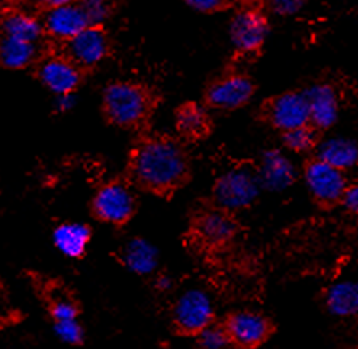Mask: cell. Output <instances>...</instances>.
<instances>
[{
    "mask_svg": "<svg viewBox=\"0 0 358 349\" xmlns=\"http://www.w3.org/2000/svg\"><path fill=\"white\" fill-rule=\"evenodd\" d=\"M262 185L251 169L236 167L222 174L214 185V201L225 211H240L256 201Z\"/></svg>",
    "mask_w": 358,
    "mask_h": 349,
    "instance_id": "obj_6",
    "label": "cell"
},
{
    "mask_svg": "<svg viewBox=\"0 0 358 349\" xmlns=\"http://www.w3.org/2000/svg\"><path fill=\"white\" fill-rule=\"evenodd\" d=\"M138 211L137 189L126 177L113 179L96 189L90 212L96 221L113 227H126Z\"/></svg>",
    "mask_w": 358,
    "mask_h": 349,
    "instance_id": "obj_3",
    "label": "cell"
},
{
    "mask_svg": "<svg viewBox=\"0 0 358 349\" xmlns=\"http://www.w3.org/2000/svg\"><path fill=\"white\" fill-rule=\"evenodd\" d=\"M267 18L256 8H244L231 20V42L238 53L249 55L259 52L267 37Z\"/></svg>",
    "mask_w": 358,
    "mask_h": 349,
    "instance_id": "obj_14",
    "label": "cell"
},
{
    "mask_svg": "<svg viewBox=\"0 0 358 349\" xmlns=\"http://www.w3.org/2000/svg\"><path fill=\"white\" fill-rule=\"evenodd\" d=\"M224 327L233 346L254 349L264 345L272 334V324L264 314L254 310H236L225 319Z\"/></svg>",
    "mask_w": 358,
    "mask_h": 349,
    "instance_id": "obj_9",
    "label": "cell"
},
{
    "mask_svg": "<svg viewBox=\"0 0 358 349\" xmlns=\"http://www.w3.org/2000/svg\"><path fill=\"white\" fill-rule=\"evenodd\" d=\"M122 264L137 275L153 274L158 267V252L143 238H132L121 252Z\"/></svg>",
    "mask_w": 358,
    "mask_h": 349,
    "instance_id": "obj_22",
    "label": "cell"
},
{
    "mask_svg": "<svg viewBox=\"0 0 358 349\" xmlns=\"http://www.w3.org/2000/svg\"><path fill=\"white\" fill-rule=\"evenodd\" d=\"M187 150L176 137L143 130L130 146L124 177L138 192L171 198L189 181Z\"/></svg>",
    "mask_w": 358,
    "mask_h": 349,
    "instance_id": "obj_1",
    "label": "cell"
},
{
    "mask_svg": "<svg viewBox=\"0 0 358 349\" xmlns=\"http://www.w3.org/2000/svg\"><path fill=\"white\" fill-rule=\"evenodd\" d=\"M268 7L278 15H292L303 7L306 0H267Z\"/></svg>",
    "mask_w": 358,
    "mask_h": 349,
    "instance_id": "obj_29",
    "label": "cell"
},
{
    "mask_svg": "<svg viewBox=\"0 0 358 349\" xmlns=\"http://www.w3.org/2000/svg\"><path fill=\"white\" fill-rule=\"evenodd\" d=\"M73 2H76V0H31V4L37 8V12H42V13H45L52 8L62 7V5L73 4Z\"/></svg>",
    "mask_w": 358,
    "mask_h": 349,
    "instance_id": "obj_32",
    "label": "cell"
},
{
    "mask_svg": "<svg viewBox=\"0 0 358 349\" xmlns=\"http://www.w3.org/2000/svg\"><path fill=\"white\" fill-rule=\"evenodd\" d=\"M327 306L338 317L358 315V283L341 280L333 283L327 292Z\"/></svg>",
    "mask_w": 358,
    "mask_h": 349,
    "instance_id": "obj_23",
    "label": "cell"
},
{
    "mask_svg": "<svg viewBox=\"0 0 358 349\" xmlns=\"http://www.w3.org/2000/svg\"><path fill=\"white\" fill-rule=\"evenodd\" d=\"M42 55L41 46L0 34V68L18 71L34 67Z\"/></svg>",
    "mask_w": 358,
    "mask_h": 349,
    "instance_id": "obj_20",
    "label": "cell"
},
{
    "mask_svg": "<svg viewBox=\"0 0 358 349\" xmlns=\"http://www.w3.org/2000/svg\"><path fill=\"white\" fill-rule=\"evenodd\" d=\"M53 330L55 335L63 343L71 346L83 345L85 340L84 327L79 324V319H66V320H57L53 322Z\"/></svg>",
    "mask_w": 358,
    "mask_h": 349,
    "instance_id": "obj_27",
    "label": "cell"
},
{
    "mask_svg": "<svg viewBox=\"0 0 358 349\" xmlns=\"http://www.w3.org/2000/svg\"><path fill=\"white\" fill-rule=\"evenodd\" d=\"M257 176L262 187L272 192H280L294 182L296 171L289 158L278 150H270L262 158Z\"/></svg>",
    "mask_w": 358,
    "mask_h": 349,
    "instance_id": "obj_16",
    "label": "cell"
},
{
    "mask_svg": "<svg viewBox=\"0 0 358 349\" xmlns=\"http://www.w3.org/2000/svg\"><path fill=\"white\" fill-rule=\"evenodd\" d=\"M0 34L39 43L43 39L42 21L39 16L26 12V10H7L0 16Z\"/></svg>",
    "mask_w": 358,
    "mask_h": 349,
    "instance_id": "obj_19",
    "label": "cell"
},
{
    "mask_svg": "<svg viewBox=\"0 0 358 349\" xmlns=\"http://www.w3.org/2000/svg\"><path fill=\"white\" fill-rule=\"evenodd\" d=\"M238 232L236 222L229 211L219 208L204 210L193 221V233L198 242L209 248H220L229 245Z\"/></svg>",
    "mask_w": 358,
    "mask_h": 349,
    "instance_id": "obj_12",
    "label": "cell"
},
{
    "mask_svg": "<svg viewBox=\"0 0 358 349\" xmlns=\"http://www.w3.org/2000/svg\"><path fill=\"white\" fill-rule=\"evenodd\" d=\"M58 50L89 74L111 55V37L103 25H89Z\"/></svg>",
    "mask_w": 358,
    "mask_h": 349,
    "instance_id": "obj_5",
    "label": "cell"
},
{
    "mask_svg": "<svg viewBox=\"0 0 358 349\" xmlns=\"http://www.w3.org/2000/svg\"><path fill=\"white\" fill-rule=\"evenodd\" d=\"M176 128L182 139L192 142L201 140L209 134L210 118L203 107H199L198 103L188 102L177 108Z\"/></svg>",
    "mask_w": 358,
    "mask_h": 349,
    "instance_id": "obj_21",
    "label": "cell"
},
{
    "mask_svg": "<svg viewBox=\"0 0 358 349\" xmlns=\"http://www.w3.org/2000/svg\"><path fill=\"white\" fill-rule=\"evenodd\" d=\"M285 144L289 150L302 153V151L310 150L313 144H315V134L308 126L297 128L285 132Z\"/></svg>",
    "mask_w": 358,
    "mask_h": 349,
    "instance_id": "obj_28",
    "label": "cell"
},
{
    "mask_svg": "<svg viewBox=\"0 0 358 349\" xmlns=\"http://www.w3.org/2000/svg\"><path fill=\"white\" fill-rule=\"evenodd\" d=\"M94 232L92 227L80 222H63L53 231V245L66 258L80 259L87 253Z\"/></svg>",
    "mask_w": 358,
    "mask_h": 349,
    "instance_id": "obj_17",
    "label": "cell"
},
{
    "mask_svg": "<svg viewBox=\"0 0 358 349\" xmlns=\"http://www.w3.org/2000/svg\"><path fill=\"white\" fill-rule=\"evenodd\" d=\"M34 283L52 322L79 319L83 306L71 292V288L64 285L63 282L47 279V277H39V280Z\"/></svg>",
    "mask_w": 358,
    "mask_h": 349,
    "instance_id": "obj_15",
    "label": "cell"
},
{
    "mask_svg": "<svg viewBox=\"0 0 358 349\" xmlns=\"http://www.w3.org/2000/svg\"><path fill=\"white\" fill-rule=\"evenodd\" d=\"M171 287H172V280L167 275H159L158 279H156V288H158V290L166 292L169 290Z\"/></svg>",
    "mask_w": 358,
    "mask_h": 349,
    "instance_id": "obj_33",
    "label": "cell"
},
{
    "mask_svg": "<svg viewBox=\"0 0 358 349\" xmlns=\"http://www.w3.org/2000/svg\"><path fill=\"white\" fill-rule=\"evenodd\" d=\"M214 324V304L209 294L192 288L173 304L172 325L180 335H198L206 327Z\"/></svg>",
    "mask_w": 358,
    "mask_h": 349,
    "instance_id": "obj_7",
    "label": "cell"
},
{
    "mask_svg": "<svg viewBox=\"0 0 358 349\" xmlns=\"http://www.w3.org/2000/svg\"><path fill=\"white\" fill-rule=\"evenodd\" d=\"M310 123L320 129H328L338 121L339 100L338 94L331 85L318 84L307 92Z\"/></svg>",
    "mask_w": 358,
    "mask_h": 349,
    "instance_id": "obj_18",
    "label": "cell"
},
{
    "mask_svg": "<svg viewBox=\"0 0 358 349\" xmlns=\"http://www.w3.org/2000/svg\"><path fill=\"white\" fill-rule=\"evenodd\" d=\"M254 95V83L246 74L220 76L206 90V105L214 110L231 111L246 105Z\"/></svg>",
    "mask_w": 358,
    "mask_h": 349,
    "instance_id": "obj_8",
    "label": "cell"
},
{
    "mask_svg": "<svg viewBox=\"0 0 358 349\" xmlns=\"http://www.w3.org/2000/svg\"><path fill=\"white\" fill-rule=\"evenodd\" d=\"M265 118L272 126L285 132L307 126L310 123L307 95L299 92H287L272 98L265 107Z\"/></svg>",
    "mask_w": 358,
    "mask_h": 349,
    "instance_id": "obj_13",
    "label": "cell"
},
{
    "mask_svg": "<svg viewBox=\"0 0 358 349\" xmlns=\"http://www.w3.org/2000/svg\"><path fill=\"white\" fill-rule=\"evenodd\" d=\"M198 345L201 349H227L230 345V336L227 334L224 324H210L203 331H199Z\"/></svg>",
    "mask_w": 358,
    "mask_h": 349,
    "instance_id": "obj_26",
    "label": "cell"
},
{
    "mask_svg": "<svg viewBox=\"0 0 358 349\" xmlns=\"http://www.w3.org/2000/svg\"><path fill=\"white\" fill-rule=\"evenodd\" d=\"M343 201L345 208L349 210L352 214L358 217V184L352 185V187H347Z\"/></svg>",
    "mask_w": 358,
    "mask_h": 349,
    "instance_id": "obj_31",
    "label": "cell"
},
{
    "mask_svg": "<svg viewBox=\"0 0 358 349\" xmlns=\"http://www.w3.org/2000/svg\"><path fill=\"white\" fill-rule=\"evenodd\" d=\"M306 184L313 198L322 205H333L344 198L347 181L344 171L318 160L308 163L306 167Z\"/></svg>",
    "mask_w": 358,
    "mask_h": 349,
    "instance_id": "obj_11",
    "label": "cell"
},
{
    "mask_svg": "<svg viewBox=\"0 0 358 349\" xmlns=\"http://www.w3.org/2000/svg\"><path fill=\"white\" fill-rule=\"evenodd\" d=\"M248 2H251V0H248Z\"/></svg>",
    "mask_w": 358,
    "mask_h": 349,
    "instance_id": "obj_34",
    "label": "cell"
},
{
    "mask_svg": "<svg viewBox=\"0 0 358 349\" xmlns=\"http://www.w3.org/2000/svg\"><path fill=\"white\" fill-rule=\"evenodd\" d=\"M43 37L48 41L57 42L58 46L73 39L80 31L90 25L85 12L80 7L78 0L73 4L62 5V7L52 8L43 13L41 18Z\"/></svg>",
    "mask_w": 358,
    "mask_h": 349,
    "instance_id": "obj_10",
    "label": "cell"
},
{
    "mask_svg": "<svg viewBox=\"0 0 358 349\" xmlns=\"http://www.w3.org/2000/svg\"><path fill=\"white\" fill-rule=\"evenodd\" d=\"M34 74L42 85L58 97L73 95L83 85L87 76L85 71L57 48L42 52L34 64Z\"/></svg>",
    "mask_w": 358,
    "mask_h": 349,
    "instance_id": "obj_4",
    "label": "cell"
},
{
    "mask_svg": "<svg viewBox=\"0 0 358 349\" xmlns=\"http://www.w3.org/2000/svg\"><path fill=\"white\" fill-rule=\"evenodd\" d=\"M320 160L341 171H347L358 165V145L354 140L333 137L320 145Z\"/></svg>",
    "mask_w": 358,
    "mask_h": 349,
    "instance_id": "obj_24",
    "label": "cell"
},
{
    "mask_svg": "<svg viewBox=\"0 0 358 349\" xmlns=\"http://www.w3.org/2000/svg\"><path fill=\"white\" fill-rule=\"evenodd\" d=\"M90 25H103L117 7L119 0H78Z\"/></svg>",
    "mask_w": 358,
    "mask_h": 349,
    "instance_id": "obj_25",
    "label": "cell"
},
{
    "mask_svg": "<svg viewBox=\"0 0 358 349\" xmlns=\"http://www.w3.org/2000/svg\"><path fill=\"white\" fill-rule=\"evenodd\" d=\"M159 107V94L153 87L137 81H113L103 89L101 114L113 128L148 130Z\"/></svg>",
    "mask_w": 358,
    "mask_h": 349,
    "instance_id": "obj_2",
    "label": "cell"
},
{
    "mask_svg": "<svg viewBox=\"0 0 358 349\" xmlns=\"http://www.w3.org/2000/svg\"><path fill=\"white\" fill-rule=\"evenodd\" d=\"M189 7L203 13H213L229 7L230 0H185Z\"/></svg>",
    "mask_w": 358,
    "mask_h": 349,
    "instance_id": "obj_30",
    "label": "cell"
}]
</instances>
